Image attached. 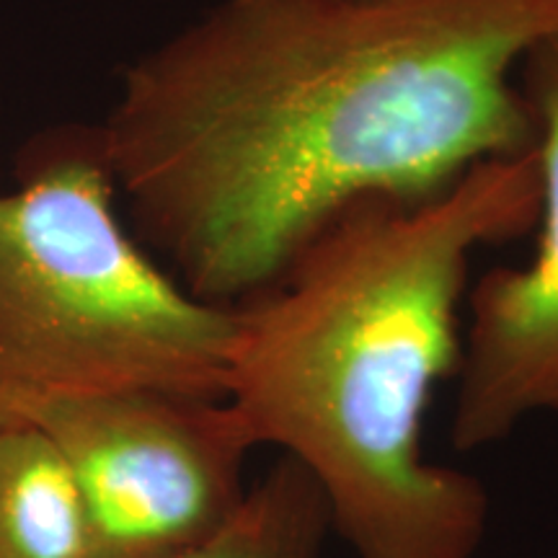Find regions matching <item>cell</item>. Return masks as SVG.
Here are the masks:
<instances>
[{"label":"cell","instance_id":"52a82bcc","mask_svg":"<svg viewBox=\"0 0 558 558\" xmlns=\"http://www.w3.org/2000/svg\"><path fill=\"white\" fill-rule=\"evenodd\" d=\"M331 535L329 507L316 481L295 460L277 458L248 488L228 527L171 558H324Z\"/></svg>","mask_w":558,"mask_h":558},{"label":"cell","instance_id":"6da1fadb","mask_svg":"<svg viewBox=\"0 0 558 558\" xmlns=\"http://www.w3.org/2000/svg\"><path fill=\"white\" fill-rule=\"evenodd\" d=\"M558 0H215L124 68L104 148L143 246L235 305L344 209L535 145Z\"/></svg>","mask_w":558,"mask_h":558},{"label":"cell","instance_id":"3957f363","mask_svg":"<svg viewBox=\"0 0 558 558\" xmlns=\"http://www.w3.org/2000/svg\"><path fill=\"white\" fill-rule=\"evenodd\" d=\"M117 197L99 124L21 150L0 192V411L114 390L226 399L233 311L181 288Z\"/></svg>","mask_w":558,"mask_h":558},{"label":"cell","instance_id":"5b68a950","mask_svg":"<svg viewBox=\"0 0 558 558\" xmlns=\"http://www.w3.org/2000/svg\"><path fill=\"white\" fill-rule=\"evenodd\" d=\"M520 90L535 122L541 169L538 246L522 267H497L469 292L456 369L450 445L507 439L541 411L558 414V37L522 62Z\"/></svg>","mask_w":558,"mask_h":558},{"label":"cell","instance_id":"7a4b0ae2","mask_svg":"<svg viewBox=\"0 0 558 558\" xmlns=\"http://www.w3.org/2000/svg\"><path fill=\"white\" fill-rule=\"evenodd\" d=\"M535 145L424 199L344 209L275 282L230 305L226 403L251 448L316 481L354 558H476L488 494L424 450L429 399L463 347L478 248L535 228Z\"/></svg>","mask_w":558,"mask_h":558},{"label":"cell","instance_id":"277c9868","mask_svg":"<svg viewBox=\"0 0 558 558\" xmlns=\"http://www.w3.org/2000/svg\"><path fill=\"white\" fill-rule=\"evenodd\" d=\"M65 458L94 558H171L213 541L248 497L251 448L226 399L114 390L9 409Z\"/></svg>","mask_w":558,"mask_h":558},{"label":"cell","instance_id":"8992f818","mask_svg":"<svg viewBox=\"0 0 558 558\" xmlns=\"http://www.w3.org/2000/svg\"><path fill=\"white\" fill-rule=\"evenodd\" d=\"M0 558H94L65 458L13 411H0Z\"/></svg>","mask_w":558,"mask_h":558}]
</instances>
